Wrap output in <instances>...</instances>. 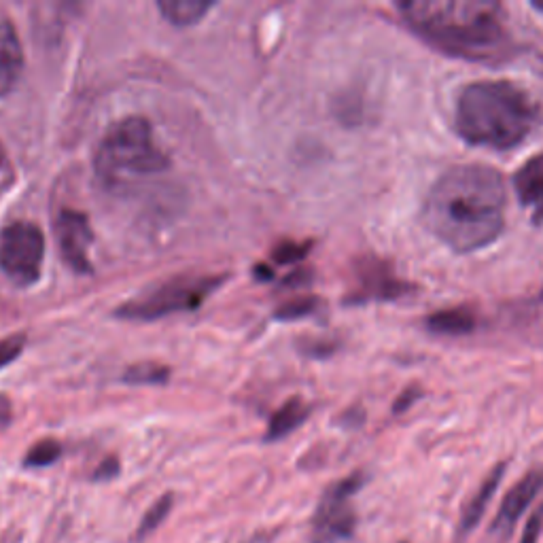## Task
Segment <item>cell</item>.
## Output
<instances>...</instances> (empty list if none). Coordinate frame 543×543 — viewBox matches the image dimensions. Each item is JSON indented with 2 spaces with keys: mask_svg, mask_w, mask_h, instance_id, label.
Returning a JSON list of instances; mask_svg holds the SVG:
<instances>
[{
  "mask_svg": "<svg viewBox=\"0 0 543 543\" xmlns=\"http://www.w3.org/2000/svg\"><path fill=\"white\" fill-rule=\"evenodd\" d=\"M3 162H5V149H3V145H0V164Z\"/></svg>",
  "mask_w": 543,
  "mask_h": 543,
  "instance_id": "cell-28",
  "label": "cell"
},
{
  "mask_svg": "<svg viewBox=\"0 0 543 543\" xmlns=\"http://www.w3.org/2000/svg\"><path fill=\"white\" fill-rule=\"evenodd\" d=\"M24 344H26L24 336H9L0 340V370L22 355Z\"/></svg>",
  "mask_w": 543,
  "mask_h": 543,
  "instance_id": "cell-22",
  "label": "cell"
},
{
  "mask_svg": "<svg viewBox=\"0 0 543 543\" xmlns=\"http://www.w3.org/2000/svg\"><path fill=\"white\" fill-rule=\"evenodd\" d=\"M533 7H535V9H539V11L543 13V3H533Z\"/></svg>",
  "mask_w": 543,
  "mask_h": 543,
  "instance_id": "cell-29",
  "label": "cell"
},
{
  "mask_svg": "<svg viewBox=\"0 0 543 543\" xmlns=\"http://www.w3.org/2000/svg\"><path fill=\"white\" fill-rule=\"evenodd\" d=\"M225 283V276H177L121 304L115 317L128 321H157L174 312L198 310L206 297Z\"/></svg>",
  "mask_w": 543,
  "mask_h": 543,
  "instance_id": "cell-5",
  "label": "cell"
},
{
  "mask_svg": "<svg viewBox=\"0 0 543 543\" xmlns=\"http://www.w3.org/2000/svg\"><path fill=\"white\" fill-rule=\"evenodd\" d=\"M365 484L363 474H353L336 484H331L312 516L310 543H340L350 539L357 529V512L350 505Z\"/></svg>",
  "mask_w": 543,
  "mask_h": 543,
  "instance_id": "cell-7",
  "label": "cell"
},
{
  "mask_svg": "<svg viewBox=\"0 0 543 543\" xmlns=\"http://www.w3.org/2000/svg\"><path fill=\"white\" fill-rule=\"evenodd\" d=\"M43 255L45 238L34 223L15 221L0 232V270L17 287L39 283Z\"/></svg>",
  "mask_w": 543,
  "mask_h": 543,
  "instance_id": "cell-6",
  "label": "cell"
},
{
  "mask_svg": "<svg viewBox=\"0 0 543 543\" xmlns=\"http://www.w3.org/2000/svg\"><path fill=\"white\" fill-rule=\"evenodd\" d=\"M537 124L531 96L512 81L465 85L454 107V126L465 143L505 151L518 147Z\"/></svg>",
  "mask_w": 543,
  "mask_h": 543,
  "instance_id": "cell-3",
  "label": "cell"
},
{
  "mask_svg": "<svg viewBox=\"0 0 543 543\" xmlns=\"http://www.w3.org/2000/svg\"><path fill=\"white\" fill-rule=\"evenodd\" d=\"M541 488H543V471H531V474L520 478L501 501L499 512L493 524H490V533L499 539H505L507 535H510L518 524V520L522 518V514L527 512V507L539 495Z\"/></svg>",
  "mask_w": 543,
  "mask_h": 543,
  "instance_id": "cell-9",
  "label": "cell"
},
{
  "mask_svg": "<svg viewBox=\"0 0 543 543\" xmlns=\"http://www.w3.org/2000/svg\"><path fill=\"white\" fill-rule=\"evenodd\" d=\"M13 420V406L7 395H0V431L7 429Z\"/></svg>",
  "mask_w": 543,
  "mask_h": 543,
  "instance_id": "cell-25",
  "label": "cell"
},
{
  "mask_svg": "<svg viewBox=\"0 0 543 543\" xmlns=\"http://www.w3.org/2000/svg\"><path fill=\"white\" fill-rule=\"evenodd\" d=\"M361 291L365 293L363 300H395L401 293H406V285L395 280L391 272L372 261L370 268L361 270Z\"/></svg>",
  "mask_w": 543,
  "mask_h": 543,
  "instance_id": "cell-14",
  "label": "cell"
},
{
  "mask_svg": "<svg viewBox=\"0 0 543 543\" xmlns=\"http://www.w3.org/2000/svg\"><path fill=\"white\" fill-rule=\"evenodd\" d=\"M310 416V406L300 397L289 399L287 404L280 406L272 418L266 431V442H278L293 433L297 427H302L306 423V418Z\"/></svg>",
  "mask_w": 543,
  "mask_h": 543,
  "instance_id": "cell-13",
  "label": "cell"
},
{
  "mask_svg": "<svg viewBox=\"0 0 543 543\" xmlns=\"http://www.w3.org/2000/svg\"><path fill=\"white\" fill-rule=\"evenodd\" d=\"M172 505H174V495L168 493L164 497L157 499L149 510L145 512L143 520H140L138 524V529L134 533V539L136 541H145L155 529H160L162 527V522L168 518V514L172 512Z\"/></svg>",
  "mask_w": 543,
  "mask_h": 543,
  "instance_id": "cell-17",
  "label": "cell"
},
{
  "mask_svg": "<svg viewBox=\"0 0 543 543\" xmlns=\"http://www.w3.org/2000/svg\"><path fill=\"white\" fill-rule=\"evenodd\" d=\"M94 166L98 179L109 189L124 187L147 174L170 168L168 157L155 147L151 124L143 117L121 119L102 138Z\"/></svg>",
  "mask_w": 543,
  "mask_h": 543,
  "instance_id": "cell-4",
  "label": "cell"
},
{
  "mask_svg": "<svg viewBox=\"0 0 543 543\" xmlns=\"http://www.w3.org/2000/svg\"><path fill=\"white\" fill-rule=\"evenodd\" d=\"M401 20L442 54L469 62H501L512 39L503 7L493 0H404Z\"/></svg>",
  "mask_w": 543,
  "mask_h": 543,
  "instance_id": "cell-2",
  "label": "cell"
},
{
  "mask_svg": "<svg viewBox=\"0 0 543 543\" xmlns=\"http://www.w3.org/2000/svg\"><path fill=\"white\" fill-rule=\"evenodd\" d=\"M255 276H257L259 280H272L274 274H272L268 268H264V266H257V268H255Z\"/></svg>",
  "mask_w": 543,
  "mask_h": 543,
  "instance_id": "cell-27",
  "label": "cell"
},
{
  "mask_svg": "<svg viewBox=\"0 0 543 543\" xmlns=\"http://www.w3.org/2000/svg\"><path fill=\"white\" fill-rule=\"evenodd\" d=\"M24 54L17 32L9 22H0V98L15 90L22 77Z\"/></svg>",
  "mask_w": 543,
  "mask_h": 543,
  "instance_id": "cell-11",
  "label": "cell"
},
{
  "mask_svg": "<svg viewBox=\"0 0 543 543\" xmlns=\"http://www.w3.org/2000/svg\"><path fill=\"white\" fill-rule=\"evenodd\" d=\"M210 7L213 3H208V0H160L157 3V9L166 20L181 28L198 24Z\"/></svg>",
  "mask_w": 543,
  "mask_h": 543,
  "instance_id": "cell-16",
  "label": "cell"
},
{
  "mask_svg": "<svg viewBox=\"0 0 543 543\" xmlns=\"http://www.w3.org/2000/svg\"><path fill=\"white\" fill-rule=\"evenodd\" d=\"M274 541V535L270 533H257L253 535L249 541H244V543H272Z\"/></svg>",
  "mask_w": 543,
  "mask_h": 543,
  "instance_id": "cell-26",
  "label": "cell"
},
{
  "mask_svg": "<svg viewBox=\"0 0 543 543\" xmlns=\"http://www.w3.org/2000/svg\"><path fill=\"white\" fill-rule=\"evenodd\" d=\"M503 474H505V463H499L490 474L486 476V480L478 486L476 495L469 499V503L465 505L463 510V516H461V535H467L469 531H474L478 527V522L482 520L484 512L488 510L490 501H493L495 493L499 490V484L503 480Z\"/></svg>",
  "mask_w": 543,
  "mask_h": 543,
  "instance_id": "cell-12",
  "label": "cell"
},
{
  "mask_svg": "<svg viewBox=\"0 0 543 543\" xmlns=\"http://www.w3.org/2000/svg\"><path fill=\"white\" fill-rule=\"evenodd\" d=\"M119 471H121L119 459L117 457H107L96 467V471L92 474V480L94 482H111V480H115L119 476Z\"/></svg>",
  "mask_w": 543,
  "mask_h": 543,
  "instance_id": "cell-24",
  "label": "cell"
},
{
  "mask_svg": "<svg viewBox=\"0 0 543 543\" xmlns=\"http://www.w3.org/2000/svg\"><path fill=\"white\" fill-rule=\"evenodd\" d=\"M425 325L437 336H465L476 329V314L469 308H448L431 314Z\"/></svg>",
  "mask_w": 543,
  "mask_h": 543,
  "instance_id": "cell-15",
  "label": "cell"
},
{
  "mask_svg": "<svg viewBox=\"0 0 543 543\" xmlns=\"http://www.w3.org/2000/svg\"><path fill=\"white\" fill-rule=\"evenodd\" d=\"M170 378V370L162 363H153V361H145V363H136L124 372L121 380L128 384H164Z\"/></svg>",
  "mask_w": 543,
  "mask_h": 543,
  "instance_id": "cell-18",
  "label": "cell"
},
{
  "mask_svg": "<svg viewBox=\"0 0 543 543\" xmlns=\"http://www.w3.org/2000/svg\"><path fill=\"white\" fill-rule=\"evenodd\" d=\"M310 249V242H283V244H278V247L274 249L272 257L276 264H293V261H300L302 257H306Z\"/></svg>",
  "mask_w": 543,
  "mask_h": 543,
  "instance_id": "cell-21",
  "label": "cell"
},
{
  "mask_svg": "<svg viewBox=\"0 0 543 543\" xmlns=\"http://www.w3.org/2000/svg\"><path fill=\"white\" fill-rule=\"evenodd\" d=\"M507 191L501 174L482 164L454 166L429 187L423 223L454 253H474L505 230Z\"/></svg>",
  "mask_w": 543,
  "mask_h": 543,
  "instance_id": "cell-1",
  "label": "cell"
},
{
  "mask_svg": "<svg viewBox=\"0 0 543 543\" xmlns=\"http://www.w3.org/2000/svg\"><path fill=\"white\" fill-rule=\"evenodd\" d=\"M62 457V444L56 440H39L24 457V467L28 469H41L54 465Z\"/></svg>",
  "mask_w": 543,
  "mask_h": 543,
  "instance_id": "cell-19",
  "label": "cell"
},
{
  "mask_svg": "<svg viewBox=\"0 0 543 543\" xmlns=\"http://www.w3.org/2000/svg\"><path fill=\"white\" fill-rule=\"evenodd\" d=\"M541 531H543V503L529 516L527 527H524L522 531L520 543H537Z\"/></svg>",
  "mask_w": 543,
  "mask_h": 543,
  "instance_id": "cell-23",
  "label": "cell"
},
{
  "mask_svg": "<svg viewBox=\"0 0 543 543\" xmlns=\"http://www.w3.org/2000/svg\"><path fill=\"white\" fill-rule=\"evenodd\" d=\"M317 308H319V300H317V297H297V300L285 302L283 306L276 308L274 319H280V321H295V319L308 317V314H312Z\"/></svg>",
  "mask_w": 543,
  "mask_h": 543,
  "instance_id": "cell-20",
  "label": "cell"
},
{
  "mask_svg": "<svg viewBox=\"0 0 543 543\" xmlns=\"http://www.w3.org/2000/svg\"><path fill=\"white\" fill-rule=\"evenodd\" d=\"M514 191L522 204L531 213V219L543 221V151L524 162L514 174Z\"/></svg>",
  "mask_w": 543,
  "mask_h": 543,
  "instance_id": "cell-10",
  "label": "cell"
},
{
  "mask_svg": "<svg viewBox=\"0 0 543 543\" xmlns=\"http://www.w3.org/2000/svg\"><path fill=\"white\" fill-rule=\"evenodd\" d=\"M56 236L66 264L77 274H92V261L87 251L94 244L90 221L79 210L64 208L56 219Z\"/></svg>",
  "mask_w": 543,
  "mask_h": 543,
  "instance_id": "cell-8",
  "label": "cell"
}]
</instances>
